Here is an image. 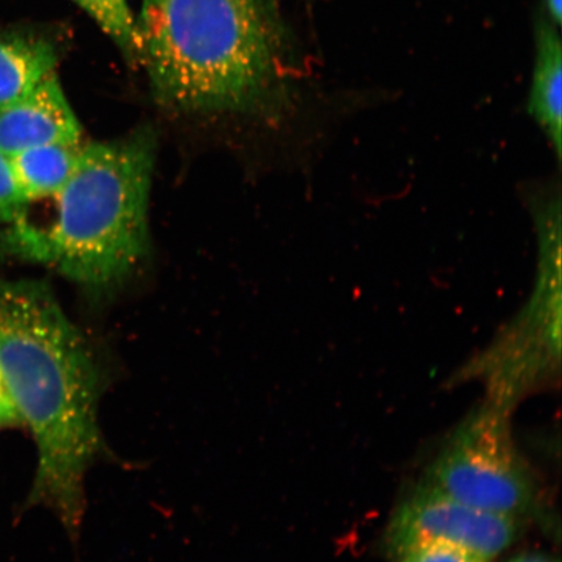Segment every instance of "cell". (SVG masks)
Here are the masks:
<instances>
[{
    "label": "cell",
    "mask_w": 562,
    "mask_h": 562,
    "mask_svg": "<svg viewBox=\"0 0 562 562\" xmlns=\"http://www.w3.org/2000/svg\"><path fill=\"white\" fill-rule=\"evenodd\" d=\"M518 519L470 507L425 482L398 505L385 531L393 558L418 544L462 548L491 562L518 537Z\"/></svg>",
    "instance_id": "cell-6"
},
{
    "label": "cell",
    "mask_w": 562,
    "mask_h": 562,
    "mask_svg": "<svg viewBox=\"0 0 562 562\" xmlns=\"http://www.w3.org/2000/svg\"><path fill=\"white\" fill-rule=\"evenodd\" d=\"M30 205L19 186L11 158L0 151V223L10 226L24 220Z\"/></svg>",
    "instance_id": "cell-12"
},
{
    "label": "cell",
    "mask_w": 562,
    "mask_h": 562,
    "mask_svg": "<svg viewBox=\"0 0 562 562\" xmlns=\"http://www.w3.org/2000/svg\"><path fill=\"white\" fill-rule=\"evenodd\" d=\"M59 48L45 34L0 32V112L55 75Z\"/></svg>",
    "instance_id": "cell-8"
},
{
    "label": "cell",
    "mask_w": 562,
    "mask_h": 562,
    "mask_svg": "<svg viewBox=\"0 0 562 562\" xmlns=\"http://www.w3.org/2000/svg\"><path fill=\"white\" fill-rule=\"evenodd\" d=\"M82 149L77 144H48L11 158L21 191L30 203L54 199L72 176Z\"/></svg>",
    "instance_id": "cell-10"
},
{
    "label": "cell",
    "mask_w": 562,
    "mask_h": 562,
    "mask_svg": "<svg viewBox=\"0 0 562 562\" xmlns=\"http://www.w3.org/2000/svg\"><path fill=\"white\" fill-rule=\"evenodd\" d=\"M81 143V126L55 75L0 112V151L12 158L48 144Z\"/></svg>",
    "instance_id": "cell-7"
},
{
    "label": "cell",
    "mask_w": 562,
    "mask_h": 562,
    "mask_svg": "<svg viewBox=\"0 0 562 562\" xmlns=\"http://www.w3.org/2000/svg\"><path fill=\"white\" fill-rule=\"evenodd\" d=\"M154 150L146 132L82 145L72 176L54 196L53 222L38 227L24 217L10 224L0 250L88 286L124 279L149 244Z\"/></svg>",
    "instance_id": "cell-3"
},
{
    "label": "cell",
    "mask_w": 562,
    "mask_h": 562,
    "mask_svg": "<svg viewBox=\"0 0 562 562\" xmlns=\"http://www.w3.org/2000/svg\"><path fill=\"white\" fill-rule=\"evenodd\" d=\"M18 427H23V420L20 418L15 404H13L3 372L0 370V431Z\"/></svg>",
    "instance_id": "cell-14"
},
{
    "label": "cell",
    "mask_w": 562,
    "mask_h": 562,
    "mask_svg": "<svg viewBox=\"0 0 562 562\" xmlns=\"http://www.w3.org/2000/svg\"><path fill=\"white\" fill-rule=\"evenodd\" d=\"M546 257L548 265L543 261L539 291L529 311L468 372L482 379L487 402L504 409L512 411L519 398L560 369V250L548 249Z\"/></svg>",
    "instance_id": "cell-5"
},
{
    "label": "cell",
    "mask_w": 562,
    "mask_h": 562,
    "mask_svg": "<svg viewBox=\"0 0 562 562\" xmlns=\"http://www.w3.org/2000/svg\"><path fill=\"white\" fill-rule=\"evenodd\" d=\"M397 562H490L462 548L442 544H418L404 551L396 558Z\"/></svg>",
    "instance_id": "cell-13"
},
{
    "label": "cell",
    "mask_w": 562,
    "mask_h": 562,
    "mask_svg": "<svg viewBox=\"0 0 562 562\" xmlns=\"http://www.w3.org/2000/svg\"><path fill=\"white\" fill-rule=\"evenodd\" d=\"M136 23L139 66L167 108L251 110L280 86L286 46L276 0H143Z\"/></svg>",
    "instance_id": "cell-2"
},
{
    "label": "cell",
    "mask_w": 562,
    "mask_h": 562,
    "mask_svg": "<svg viewBox=\"0 0 562 562\" xmlns=\"http://www.w3.org/2000/svg\"><path fill=\"white\" fill-rule=\"evenodd\" d=\"M510 411L486 402L457 428L427 482L476 509L521 521L536 508L538 484L512 437Z\"/></svg>",
    "instance_id": "cell-4"
},
{
    "label": "cell",
    "mask_w": 562,
    "mask_h": 562,
    "mask_svg": "<svg viewBox=\"0 0 562 562\" xmlns=\"http://www.w3.org/2000/svg\"><path fill=\"white\" fill-rule=\"evenodd\" d=\"M508 562H560V560L542 552H526L518 554Z\"/></svg>",
    "instance_id": "cell-16"
},
{
    "label": "cell",
    "mask_w": 562,
    "mask_h": 562,
    "mask_svg": "<svg viewBox=\"0 0 562 562\" xmlns=\"http://www.w3.org/2000/svg\"><path fill=\"white\" fill-rule=\"evenodd\" d=\"M543 13L551 23L561 27L562 0H544Z\"/></svg>",
    "instance_id": "cell-15"
},
{
    "label": "cell",
    "mask_w": 562,
    "mask_h": 562,
    "mask_svg": "<svg viewBox=\"0 0 562 562\" xmlns=\"http://www.w3.org/2000/svg\"><path fill=\"white\" fill-rule=\"evenodd\" d=\"M536 59L527 111L550 138L561 158L562 42L560 27L540 13L533 27Z\"/></svg>",
    "instance_id": "cell-9"
},
{
    "label": "cell",
    "mask_w": 562,
    "mask_h": 562,
    "mask_svg": "<svg viewBox=\"0 0 562 562\" xmlns=\"http://www.w3.org/2000/svg\"><path fill=\"white\" fill-rule=\"evenodd\" d=\"M109 35L130 65L139 67V37L130 0H72Z\"/></svg>",
    "instance_id": "cell-11"
},
{
    "label": "cell",
    "mask_w": 562,
    "mask_h": 562,
    "mask_svg": "<svg viewBox=\"0 0 562 562\" xmlns=\"http://www.w3.org/2000/svg\"><path fill=\"white\" fill-rule=\"evenodd\" d=\"M0 370L37 448L26 508L52 510L76 540L87 474L112 457L98 424L109 381L86 337L38 281L0 279Z\"/></svg>",
    "instance_id": "cell-1"
}]
</instances>
